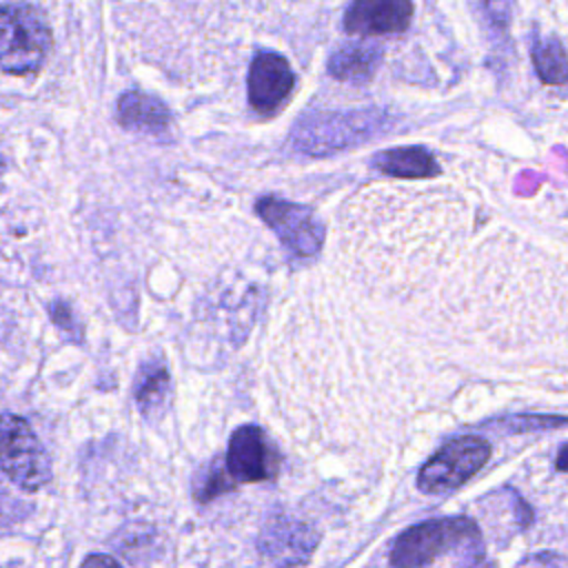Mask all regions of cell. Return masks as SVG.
Returning a JSON list of instances; mask_svg holds the SVG:
<instances>
[{"instance_id":"obj_1","label":"cell","mask_w":568,"mask_h":568,"mask_svg":"<svg viewBox=\"0 0 568 568\" xmlns=\"http://www.w3.org/2000/svg\"><path fill=\"white\" fill-rule=\"evenodd\" d=\"M388 126H393V118L384 109L311 113L302 118L291 131V144L302 153L326 155L364 144Z\"/></svg>"},{"instance_id":"obj_21","label":"cell","mask_w":568,"mask_h":568,"mask_svg":"<svg viewBox=\"0 0 568 568\" xmlns=\"http://www.w3.org/2000/svg\"><path fill=\"white\" fill-rule=\"evenodd\" d=\"M2 171H4V162H2V158H0V175H2Z\"/></svg>"},{"instance_id":"obj_10","label":"cell","mask_w":568,"mask_h":568,"mask_svg":"<svg viewBox=\"0 0 568 568\" xmlns=\"http://www.w3.org/2000/svg\"><path fill=\"white\" fill-rule=\"evenodd\" d=\"M118 120L124 129L140 133H166L171 124L169 109L153 95L142 91H124L118 100Z\"/></svg>"},{"instance_id":"obj_12","label":"cell","mask_w":568,"mask_h":568,"mask_svg":"<svg viewBox=\"0 0 568 568\" xmlns=\"http://www.w3.org/2000/svg\"><path fill=\"white\" fill-rule=\"evenodd\" d=\"M382 62V49L371 42H351L328 58V73L346 82H366Z\"/></svg>"},{"instance_id":"obj_15","label":"cell","mask_w":568,"mask_h":568,"mask_svg":"<svg viewBox=\"0 0 568 568\" xmlns=\"http://www.w3.org/2000/svg\"><path fill=\"white\" fill-rule=\"evenodd\" d=\"M488 428H497L504 433H532V430H548V428H564L568 426V417L564 415H539V413H519L506 415L486 422Z\"/></svg>"},{"instance_id":"obj_8","label":"cell","mask_w":568,"mask_h":568,"mask_svg":"<svg viewBox=\"0 0 568 568\" xmlns=\"http://www.w3.org/2000/svg\"><path fill=\"white\" fill-rule=\"evenodd\" d=\"M288 62L273 51H260L248 69V100L260 113H273L293 89Z\"/></svg>"},{"instance_id":"obj_2","label":"cell","mask_w":568,"mask_h":568,"mask_svg":"<svg viewBox=\"0 0 568 568\" xmlns=\"http://www.w3.org/2000/svg\"><path fill=\"white\" fill-rule=\"evenodd\" d=\"M479 528L466 515L435 517L408 526L390 548L393 568H424L455 548H479Z\"/></svg>"},{"instance_id":"obj_19","label":"cell","mask_w":568,"mask_h":568,"mask_svg":"<svg viewBox=\"0 0 568 568\" xmlns=\"http://www.w3.org/2000/svg\"><path fill=\"white\" fill-rule=\"evenodd\" d=\"M80 568H120L111 555H89Z\"/></svg>"},{"instance_id":"obj_6","label":"cell","mask_w":568,"mask_h":568,"mask_svg":"<svg viewBox=\"0 0 568 568\" xmlns=\"http://www.w3.org/2000/svg\"><path fill=\"white\" fill-rule=\"evenodd\" d=\"M257 213L293 257H313L322 248L324 224L311 206L266 195L257 202Z\"/></svg>"},{"instance_id":"obj_11","label":"cell","mask_w":568,"mask_h":568,"mask_svg":"<svg viewBox=\"0 0 568 568\" xmlns=\"http://www.w3.org/2000/svg\"><path fill=\"white\" fill-rule=\"evenodd\" d=\"M371 164L393 178H435L442 173L435 155L424 146H395L373 155Z\"/></svg>"},{"instance_id":"obj_20","label":"cell","mask_w":568,"mask_h":568,"mask_svg":"<svg viewBox=\"0 0 568 568\" xmlns=\"http://www.w3.org/2000/svg\"><path fill=\"white\" fill-rule=\"evenodd\" d=\"M555 468L559 473H568V442L557 450V457H555Z\"/></svg>"},{"instance_id":"obj_7","label":"cell","mask_w":568,"mask_h":568,"mask_svg":"<svg viewBox=\"0 0 568 568\" xmlns=\"http://www.w3.org/2000/svg\"><path fill=\"white\" fill-rule=\"evenodd\" d=\"M226 468L233 479L253 484L266 481L277 473V453L262 433V428L246 424L240 426L229 442Z\"/></svg>"},{"instance_id":"obj_5","label":"cell","mask_w":568,"mask_h":568,"mask_svg":"<svg viewBox=\"0 0 568 568\" xmlns=\"http://www.w3.org/2000/svg\"><path fill=\"white\" fill-rule=\"evenodd\" d=\"M0 470L27 493L40 490L51 479V462L42 442L27 419L11 413L0 415Z\"/></svg>"},{"instance_id":"obj_18","label":"cell","mask_w":568,"mask_h":568,"mask_svg":"<svg viewBox=\"0 0 568 568\" xmlns=\"http://www.w3.org/2000/svg\"><path fill=\"white\" fill-rule=\"evenodd\" d=\"M22 504L13 497V493L0 481V524H7V521H13L18 517H22Z\"/></svg>"},{"instance_id":"obj_16","label":"cell","mask_w":568,"mask_h":568,"mask_svg":"<svg viewBox=\"0 0 568 568\" xmlns=\"http://www.w3.org/2000/svg\"><path fill=\"white\" fill-rule=\"evenodd\" d=\"M481 18L490 29L504 33L513 20V0H475Z\"/></svg>"},{"instance_id":"obj_9","label":"cell","mask_w":568,"mask_h":568,"mask_svg":"<svg viewBox=\"0 0 568 568\" xmlns=\"http://www.w3.org/2000/svg\"><path fill=\"white\" fill-rule=\"evenodd\" d=\"M413 20L410 0H353L344 13V29L353 36L406 31Z\"/></svg>"},{"instance_id":"obj_4","label":"cell","mask_w":568,"mask_h":568,"mask_svg":"<svg viewBox=\"0 0 568 568\" xmlns=\"http://www.w3.org/2000/svg\"><path fill=\"white\" fill-rule=\"evenodd\" d=\"M51 44L42 16L29 4L0 7V67L27 75L42 67Z\"/></svg>"},{"instance_id":"obj_3","label":"cell","mask_w":568,"mask_h":568,"mask_svg":"<svg viewBox=\"0 0 568 568\" xmlns=\"http://www.w3.org/2000/svg\"><path fill=\"white\" fill-rule=\"evenodd\" d=\"M493 455L488 439L459 435L442 444L419 468L417 490L424 495H448L479 473Z\"/></svg>"},{"instance_id":"obj_13","label":"cell","mask_w":568,"mask_h":568,"mask_svg":"<svg viewBox=\"0 0 568 568\" xmlns=\"http://www.w3.org/2000/svg\"><path fill=\"white\" fill-rule=\"evenodd\" d=\"M530 58L535 73L546 84H568V53L555 38H535L530 44Z\"/></svg>"},{"instance_id":"obj_17","label":"cell","mask_w":568,"mask_h":568,"mask_svg":"<svg viewBox=\"0 0 568 568\" xmlns=\"http://www.w3.org/2000/svg\"><path fill=\"white\" fill-rule=\"evenodd\" d=\"M233 484L226 481V473L224 468H209L206 475H204V486L202 490H197V499L206 501V499H213L217 493H224L229 490Z\"/></svg>"},{"instance_id":"obj_14","label":"cell","mask_w":568,"mask_h":568,"mask_svg":"<svg viewBox=\"0 0 568 568\" xmlns=\"http://www.w3.org/2000/svg\"><path fill=\"white\" fill-rule=\"evenodd\" d=\"M169 390V373L162 364H146L138 373L135 382V402L149 415L160 410Z\"/></svg>"}]
</instances>
